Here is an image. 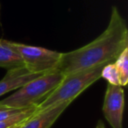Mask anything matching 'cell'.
Returning <instances> with one entry per match:
<instances>
[{
    "label": "cell",
    "instance_id": "obj_1",
    "mask_svg": "<svg viewBox=\"0 0 128 128\" xmlns=\"http://www.w3.org/2000/svg\"><path fill=\"white\" fill-rule=\"evenodd\" d=\"M128 48V28L116 6H112L106 29L90 43L62 56L55 70L64 76L113 63Z\"/></svg>",
    "mask_w": 128,
    "mask_h": 128
},
{
    "label": "cell",
    "instance_id": "obj_2",
    "mask_svg": "<svg viewBox=\"0 0 128 128\" xmlns=\"http://www.w3.org/2000/svg\"><path fill=\"white\" fill-rule=\"evenodd\" d=\"M104 66L101 65L66 75L58 87L38 105L36 112L50 109L63 103L71 104L81 93L101 78V72Z\"/></svg>",
    "mask_w": 128,
    "mask_h": 128
},
{
    "label": "cell",
    "instance_id": "obj_3",
    "mask_svg": "<svg viewBox=\"0 0 128 128\" xmlns=\"http://www.w3.org/2000/svg\"><path fill=\"white\" fill-rule=\"evenodd\" d=\"M65 76L57 70L45 73L44 75L27 82L13 94L0 101V104L16 109H25L38 106L54 89L58 87Z\"/></svg>",
    "mask_w": 128,
    "mask_h": 128
},
{
    "label": "cell",
    "instance_id": "obj_4",
    "mask_svg": "<svg viewBox=\"0 0 128 128\" xmlns=\"http://www.w3.org/2000/svg\"><path fill=\"white\" fill-rule=\"evenodd\" d=\"M9 42L21 57L24 65L34 73L45 74L55 70L62 56V53L44 48Z\"/></svg>",
    "mask_w": 128,
    "mask_h": 128
},
{
    "label": "cell",
    "instance_id": "obj_5",
    "mask_svg": "<svg viewBox=\"0 0 128 128\" xmlns=\"http://www.w3.org/2000/svg\"><path fill=\"white\" fill-rule=\"evenodd\" d=\"M124 107V90L119 85H107L103 104L105 119L112 128H123Z\"/></svg>",
    "mask_w": 128,
    "mask_h": 128
},
{
    "label": "cell",
    "instance_id": "obj_6",
    "mask_svg": "<svg viewBox=\"0 0 128 128\" xmlns=\"http://www.w3.org/2000/svg\"><path fill=\"white\" fill-rule=\"evenodd\" d=\"M44 74L30 71L25 65L8 70L6 75L0 81V96L12 90H18L30 81Z\"/></svg>",
    "mask_w": 128,
    "mask_h": 128
},
{
    "label": "cell",
    "instance_id": "obj_7",
    "mask_svg": "<svg viewBox=\"0 0 128 128\" xmlns=\"http://www.w3.org/2000/svg\"><path fill=\"white\" fill-rule=\"evenodd\" d=\"M70 103H63L50 109L36 112L20 128H51Z\"/></svg>",
    "mask_w": 128,
    "mask_h": 128
},
{
    "label": "cell",
    "instance_id": "obj_8",
    "mask_svg": "<svg viewBox=\"0 0 128 128\" xmlns=\"http://www.w3.org/2000/svg\"><path fill=\"white\" fill-rule=\"evenodd\" d=\"M20 66H24L23 60L9 40H0V67L11 70Z\"/></svg>",
    "mask_w": 128,
    "mask_h": 128
},
{
    "label": "cell",
    "instance_id": "obj_9",
    "mask_svg": "<svg viewBox=\"0 0 128 128\" xmlns=\"http://www.w3.org/2000/svg\"><path fill=\"white\" fill-rule=\"evenodd\" d=\"M37 110V106H31L24 109L18 114L6 119L0 121V128H15L20 126L25 121H26L30 117H32Z\"/></svg>",
    "mask_w": 128,
    "mask_h": 128
},
{
    "label": "cell",
    "instance_id": "obj_10",
    "mask_svg": "<svg viewBox=\"0 0 128 128\" xmlns=\"http://www.w3.org/2000/svg\"><path fill=\"white\" fill-rule=\"evenodd\" d=\"M114 64L118 73L120 86H126L128 82V48L119 54Z\"/></svg>",
    "mask_w": 128,
    "mask_h": 128
},
{
    "label": "cell",
    "instance_id": "obj_11",
    "mask_svg": "<svg viewBox=\"0 0 128 128\" xmlns=\"http://www.w3.org/2000/svg\"><path fill=\"white\" fill-rule=\"evenodd\" d=\"M101 77L105 79L109 84L120 86L118 73L117 68H116L114 62L113 63H109L104 67L101 72Z\"/></svg>",
    "mask_w": 128,
    "mask_h": 128
},
{
    "label": "cell",
    "instance_id": "obj_12",
    "mask_svg": "<svg viewBox=\"0 0 128 128\" xmlns=\"http://www.w3.org/2000/svg\"><path fill=\"white\" fill-rule=\"evenodd\" d=\"M23 110L24 109H16L4 104H0V121L6 120V119L18 114V112H22Z\"/></svg>",
    "mask_w": 128,
    "mask_h": 128
},
{
    "label": "cell",
    "instance_id": "obj_13",
    "mask_svg": "<svg viewBox=\"0 0 128 128\" xmlns=\"http://www.w3.org/2000/svg\"><path fill=\"white\" fill-rule=\"evenodd\" d=\"M96 128H105V126L104 124V122L102 120H98V123H96Z\"/></svg>",
    "mask_w": 128,
    "mask_h": 128
},
{
    "label": "cell",
    "instance_id": "obj_14",
    "mask_svg": "<svg viewBox=\"0 0 128 128\" xmlns=\"http://www.w3.org/2000/svg\"><path fill=\"white\" fill-rule=\"evenodd\" d=\"M15 128H20V126H18V127H15Z\"/></svg>",
    "mask_w": 128,
    "mask_h": 128
}]
</instances>
